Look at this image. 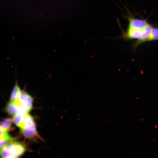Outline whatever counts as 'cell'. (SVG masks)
Masks as SVG:
<instances>
[{
    "label": "cell",
    "mask_w": 158,
    "mask_h": 158,
    "mask_svg": "<svg viewBox=\"0 0 158 158\" xmlns=\"http://www.w3.org/2000/svg\"><path fill=\"white\" fill-rule=\"evenodd\" d=\"M21 130L23 135L28 138L32 139L40 138L36 129H21Z\"/></svg>",
    "instance_id": "ba28073f"
},
{
    "label": "cell",
    "mask_w": 158,
    "mask_h": 158,
    "mask_svg": "<svg viewBox=\"0 0 158 158\" xmlns=\"http://www.w3.org/2000/svg\"><path fill=\"white\" fill-rule=\"evenodd\" d=\"M14 104L18 106L23 107L28 113L32 108L33 99L26 92L21 90L17 101Z\"/></svg>",
    "instance_id": "3957f363"
},
{
    "label": "cell",
    "mask_w": 158,
    "mask_h": 158,
    "mask_svg": "<svg viewBox=\"0 0 158 158\" xmlns=\"http://www.w3.org/2000/svg\"><path fill=\"white\" fill-rule=\"evenodd\" d=\"M18 127L21 129H36L34 119L28 113L23 115L21 122Z\"/></svg>",
    "instance_id": "277c9868"
},
{
    "label": "cell",
    "mask_w": 158,
    "mask_h": 158,
    "mask_svg": "<svg viewBox=\"0 0 158 158\" xmlns=\"http://www.w3.org/2000/svg\"><path fill=\"white\" fill-rule=\"evenodd\" d=\"M153 27L149 24L142 29H133L127 28L126 31H123L122 37L124 40H136L133 45L135 48L141 44L147 42Z\"/></svg>",
    "instance_id": "6da1fadb"
},
{
    "label": "cell",
    "mask_w": 158,
    "mask_h": 158,
    "mask_svg": "<svg viewBox=\"0 0 158 158\" xmlns=\"http://www.w3.org/2000/svg\"><path fill=\"white\" fill-rule=\"evenodd\" d=\"M128 19V23L127 28L131 29H143L149 24L145 20L135 18L131 15H129Z\"/></svg>",
    "instance_id": "5b68a950"
},
{
    "label": "cell",
    "mask_w": 158,
    "mask_h": 158,
    "mask_svg": "<svg viewBox=\"0 0 158 158\" xmlns=\"http://www.w3.org/2000/svg\"><path fill=\"white\" fill-rule=\"evenodd\" d=\"M21 91L19 86L16 81L11 95L10 102L14 104L17 102Z\"/></svg>",
    "instance_id": "52a82bcc"
},
{
    "label": "cell",
    "mask_w": 158,
    "mask_h": 158,
    "mask_svg": "<svg viewBox=\"0 0 158 158\" xmlns=\"http://www.w3.org/2000/svg\"><path fill=\"white\" fill-rule=\"evenodd\" d=\"M158 40V28H153L147 42Z\"/></svg>",
    "instance_id": "30bf717a"
},
{
    "label": "cell",
    "mask_w": 158,
    "mask_h": 158,
    "mask_svg": "<svg viewBox=\"0 0 158 158\" xmlns=\"http://www.w3.org/2000/svg\"><path fill=\"white\" fill-rule=\"evenodd\" d=\"M13 138L9 136L6 132L0 128V141L6 140L11 141Z\"/></svg>",
    "instance_id": "8fae6325"
},
{
    "label": "cell",
    "mask_w": 158,
    "mask_h": 158,
    "mask_svg": "<svg viewBox=\"0 0 158 158\" xmlns=\"http://www.w3.org/2000/svg\"><path fill=\"white\" fill-rule=\"evenodd\" d=\"M25 151V147L21 143L11 142L0 149V156L2 158H17Z\"/></svg>",
    "instance_id": "7a4b0ae2"
},
{
    "label": "cell",
    "mask_w": 158,
    "mask_h": 158,
    "mask_svg": "<svg viewBox=\"0 0 158 158\" xmlns=\"http://www.w3.org/2000/svg\"><path fill=\"white\" fill-rule=\"evenodd\" d=\"M12 121V119L10 118L5 119L0 123V128L6 132L9 131L11 127Z\"/></svg>",
    "instance_id": "9c48e42d"
},
{
    "label": "cell",
    "mask_w": 158,
    "mask_h": 158,
    "mask_svg": "<svg viewBox=\"0 0 158 158\" xmlns=\"http://www.w3.org/2000/svg\"><path fill=\"white\" fill-rule=\"evenodd\" d=\"M6 109L8 114L14 116L23 115L28 113L23 107L10 102L7 105Z\"/></svg>",
    "instance_id": "8992f818"
},
{
    "label": "cell",
    "mask_w": 158,
    "mask_h": 158,
    "mask_svg": "<svg viewBox=\"0 0 158 158\" xmlns=\"http://www.w3.org/2000/svg\"><path fill=\"white\" fill-rule=\"evenodd\" d=\"M10 141H11L6 140L0 141V149H1L8 143Z\"/></svg>",
    "instance_id": "7c38bea8"
}]
</instances>
